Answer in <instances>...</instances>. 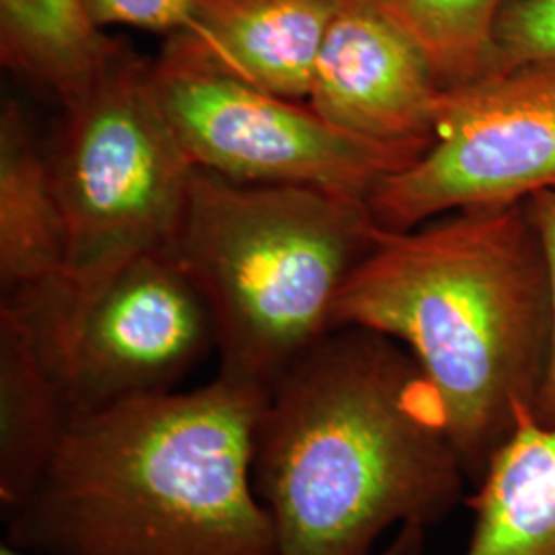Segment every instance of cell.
I'll return each instance as SVG.
<instances>
[{"label": "cell", "mask_w": 555, "mask_h": 555, "mask_svg": "<svg viewBox=\"0 0 555 555\" xmlns=\"http://www.w3.org/2000/svg\"><path fill=\"white\" fill-rule=\"evenodd\" d=\"M0 555H36L29 554V552H23V550H17V547H13L11 543H7V541H2V545H0Z\"/></svg>", "instance_id": "44dd1931"}, {"label": "cell", "mask_w": 555, "mask_h": 555, "mask_svg": "<svg viewBox=\"0 0 555 555\" xmlns=\"http://www.w3.org/2000/svg\"><path fill=\"white\" fill-rule=\"evenodd\" d=\"M268 389L217 375L73 417L4 541L36 555H278L251 463Z\"/></svg>", "instance_id": "3957f363"}, {"label": "cell", "mask_w": 555, "mask_h": 555, "mask_svg": "<svg viewBox=\"0 0 555 555\" xmlns=\"http://www.w3.org/2000/svg\"><path fill=\"white\" fill-rule=\"evenodd\" d=\"M70 422V405L31 325L0 305V515L31 494Z\"/></svg>", "instance_id": "7c38bea8"}, {"label": "cell", "mask_w": 555, "mask_h": 555, "mask_svg": "<svg viewBox=\"0 0 555 555\" xmlns=\"http://www.w3.org/2000/svg\"><path fill=\"white\" fill-rule=\"evenodd\" d=\"M426 543V529L417 525L399 527L396 537L375 555H422Z\"/></svg>", "instance_id": "d6986e66"}, {"label": "cell", "mask_w": 555, "mask_h": 555, "mask_svg": "<svg viewBox=\"0 0 555 555\" xmlns=\"http://www.w3.org/2000/svg\"><path fill=\"white\" fill-rule=\"evenodd\" d=\"M149 80L188 160L233 181L315 185L369 198L383 179L417 159L337 130L305 101L222 73L178 36L149 60Z\"/></svg>", "instance_id": "8992f818"}, {"label": "cell", "mask_w": 555, "mask_h": 555, "mask_svg": "<svg viewBox=\"0 0 555 555\" xmlns=\"http://www.w3.org/2000/svg\"><path fill=\"white\" fill-rule=\"evenodd\" d=\"M529 64H555V0H511L498 21L486 73Z\"/></svg>", "instance_id": "2e32d148"}, {"label": "cell", "mask_w": 555, "mask_h": 555, "mask_svg": "<svg viewBox=\"0 0 555 555\" xmlns=\"http://www.w3.org/2000/svg\"><path fill=\"white\" fill-rule=\"evenodd\" d=\"M511 0H389L387 13L430 60L442 87L488 70L498 21Z\"/></svg>", "instance_id": "9a60e30c"}, {"label": "cell", "mask_w": 555, "mask_h": 555, "mask_svg": "<svg viewBox=\"0 0 555 555\" xmlns=\"http://www.w3.org/2000/svg\"><path fill=\"white\" fill-rule=\"evenodd\" d=\"M442 85L385 7L337 9L307 103L337 130L422 155L435 139Z\"/></svg>", "instance_id": "9c48e42d"}, {"label": "cell", "mask_w": 555, "mask_h": 555, "mask_svg": "<svg viewBox=\"0 0 555 555\" xmlns=\"http://www.w3.org/2000/svg\"><path fill=\"white\" fill-rule=\"evenodd\" d=\"M337 9L341 7H385L389 0H330Z\"/></svg>", "instance_id": "ffe728a7"}, {"label": "cell", "mask_w": 555, "mask_h": 555, "mask_svg": "<svg viewBox=\"0 0 555 555\" xmlns=\"http://www.w3.org/2000/svg\"><path fill=\"white\" fill-rule=\"evenodd\" d=\"M128 50L93 20L87 0H0V60L62 105L77 100Z\"/></svg>", "instance_id": "5bb4252c"}, {"label": "cell", "mask_w": 555, "mask_h": 555, "mask_svg": "<svg viewBox=\"0 0 555 555\" xmlns=\"http://www.w3.org/2000/svg\"><path fill=\"white\" fill-rule=\"evenodd\" d=\"M440 219L408 231L378 224L337 295L332 330H369L410 352L476 488L533 417L550 357V284L527 202Z\"/></svg>", "instance_id": "7a4b0ae2"}, {"label": "cell", "mask_w": 555, "mask_h": 555, "mask_svg": "<svg viewBox=\"0 0 555 555\" xmlns=\"http://www.w3.org/2000/svg\"><path fill=\"white\" fill-rule=\"evenodd\" d=\"M336 11L330 0H192L190 29L173 36L235 79L305 101Z\"/></svg>", "instance_id": "30bf717a"}, {"label": "cell", "mask_w": 555, "mask_h": 555, "mask_svg": "<svg viewBox=\"0 0 555 555\" xmlns=\"http://www.w3.org/2000/svg\"><path fill=\"white\" fill-rule=\"evenodd\" d=\"M529 215L535 224L537 235L541 238L543 258L547 268L550 302H552V336H550V357L545 377L541 383L533 420L539 426L555 428V190L541 192L527 202Z\"/></svg>", "instance_id": "ac0fdd59"}, {"label": "cell", "mask_w": 555, "mask_h": 555, "mask_svg": "<svg viewBox=\"0 0 555 555\" xmlns=\"http://www.w3.org/2000/svg\"><path fill=\"white\" fill-rule=\"evenodd\" d=\"M474 490L463 555H555V428L525 417Z\"/></svg>", "instance_id": "4fadbf2b"}, {"label": "cell", "mask_w": 555, "mask_h": 555, "mask_svg": "<svg viewBox=\"0 0 555 555\" xmlns=\"http://www.w3.org/2000/svg\"><path fill=\"white\" fill-rule=\"evenodd\" d=\"M62 107L48 157L68 231L66 266L50 288L0 302L15 309L40 341L126 266L173 249L196 173L153 95L149 60L130 48Z\"/></svg>", "instance_id": "5b68a950"}, {"label": "cell", "mask_w": 555, "mask_h": 555, "mask_svg": "<svg viewBox=\"0 0 555 555\" xmlns=\"http://www.w3.org/2000/svg\"><path fill=\"white\" fill-rule=\"evenodd\" d=\"M38 344L75 417L176 391L217 352V323L194 278L165 249L126 266Z\"/></svg>", "instance_id": "ba28073f"}, {"label": "cell", "mask_w": 555, "mask_h": 555, "mask_svg": "<svg viewBox=\"0 0 555 555\" xmlns=\"http://www.w3.org/2000/svg\"><path fill=\"white\" fill-rule=\"evenodd\" d=\"M377 227L362 196L196 169L171 251L212 309L219 375L270 389L330 334Z\"/></svg>", "instance_id": "277c9868"}, {"label": "cell", "mask_w": 555, "mask_h": 555, "mask_svg": "<svg viewBox=\"0 0 555 555\" xmlns=\"http://www.w3.org/2000/svg\"><path fill=\"white\" fill-rule=\"evenodd\" d=\"M555 190V64L442 87L430 146L369 194L377 224L408 231Z\"/></svg>", "instance_id": "52a82bcc"}, {"label": "cell", "mask_w": 555, "mask_h": 555, "mask_svg": "<svg viewBox=\"0 0 555 555\" xmlns=\"http://www.w3.org/2000/svg\"><path fill=\"white\" fill-rule=\"evenodd\" d=\"M254 488L278 555H375L391 527H433L465 502L437 396L391 337L339 327L268 389Z\"/></svg>", "instance_id": "6da1fadb"}, {"label": "cell", "mask_w": 555, "mask_h": 555, "mask_svg": "<svg viewBox=\"0 0 555 555\" xmlns=\"http://www.w3.org/2000/svg\"><path fill=\"white\" fill-rule=\"evenodd\" d=\"M68 231L50 157L41 153L20 103L0 112V286L2 298L40 293L59 282Z\"/></svg>", "instance_id": "8fae6325"}, {"label": "cell", "mask_w": 555, "mask_h": 555, "mask_svg": "<svg viewBox=\"0 0 555 555\" xmlns=\"http://www.w3.org/2000/svg\"><path fill=\"white\" fill-rule=\"evenodd\" d=\"M87 7L103 29L126 25L169 38L192 25V0H87Z\"/></svg>", "instance_id": "e0dca14e"}]
</instances>
